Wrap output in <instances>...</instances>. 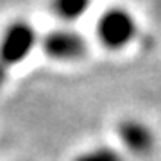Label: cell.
<instances>
[{
  "mask_svg": "<svg viewBox=\"0 0 161 161\" xmlns=\"http://www.w3.org/2000/svg\"><path fill=\"white\" fill-rule=\"evenodd\" d=\"M142 36V22L129 6L109 4L98 11L93 22V45L106 54L118 56L136 45Z\"/></svg>",
  "mask_w": 161,
  "mask_h": 161,
  "instance_id": "obj_1",
  "label": "cell"
},
{
  "mask_svg": "<svg viewBox=\"0 0 161 161\" xmlns=\"http://www.w3.org/2000/svg\"><path fill=\"white\" fill-rule=\"evenodd\" d=\"M11 74H13V70L2 61V58H0V93L7 88L9 80H11Z\"/></svg>",
  "mask_w": 161,
  "mask_h": 161,
  "instance_id": "obj_7",
  "label": "cell"
},
{
  "mask_svg": "<svg viewBox=\"0 0 161 161\" xmlns=\"http://www.w3.org/2000/svg\"><path fill=\"white\" fill-rule=\"evenodd\" d=\"M22 161H25V159H22Z\"/></svg>",
  "mask_w": 161,
  "mask_h": 161,
  "instance_id": "obj_8",
  "label": "cell"
},
{
  "mask_svg": "<svg viewBox=\"0 0 161 161\" xmlns=\"http://www.w3.org/2000/svg\"><path fill=\"white\" fill-rule=\"evenodd\" d=\"M95 0H47V11L61 25H77L92 13Z\"/></svg>",
  "mask_w": 161,
  "mask_h": 161,
  "instance_id": "obj_5",
  "label": "cell"
},
{
  "mask_svg": "<svg viewBox=\"0 0 161 161\" xmlns=\"http://www.w3.org/2000/svg\"><path fill=\"white\" fill-rule=\"evenodd\" d=\"M93 50V40L77 25H61L43 31L40 54L58 66H75L84 63Z\"/></svg>",
  "mask_w": 161,
  "mask_h": 161,
  "instance_id": "obj_2",
  "label": "cell"
},
{
  "mask_svg": "<svg viewBox=\"0 0 161 161\" xmlns=\"http://www.w3.org/2000/svg\"><path fill=\"white\" fill-rule=\"evenodd\" d=\"M41 32L32 20L25 16L9 18L0 27V58L11 70L27 63L40 52Z\"/></svg>",
  "mask_w": 161,
  "mask_h": 161,
  "instance_id": "obj_3",
  "label": "cell"
},
{
  "mask_svg": "<svg viewBox=\"0 0 161 161\" xmlns=\"http://www.w3.org/2000/svg\"><path fill=\"white\" fill-rule=\"evenodd\" d=\"M70 161H131L116 143H95L79 149Z\"/></svg>",
  "mask_w": 161,
  "mask_h": 161,
  "instance_id": "obj_6",
  "label": "cell"
},
{
  "mask_svg": "<svg viewBox=\"0 0 161 161\" xmlns=\"http://www.w3.org/2000/svg\"><path fill=\"white\" fill-rule=\"evenodd\" d=\"M115 143L131 161H147L158 152L159 136L154 125L138 115H124L113 127Z\"/></svg>",
  "mask_w": 161,
  "mask_h": 161,
  "instance_id": "obj_4",
  "label": "cell"
}]
</instances>
